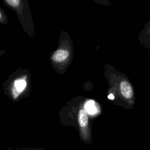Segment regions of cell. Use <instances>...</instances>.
I'll list each match as a JSON object with an SVG mask.
<instances>
[{
  "instance_id": "cell-6",
  "label": "cell",
  "mask_w": 150,
  "mask_h": 150,
  "mask_svg": "<svg viewBox=\"0 0 150 150\" xmlns=\"http://www.w3.org/2000/svg\"><path fill=\"white\" fill-rule=\"evenodd\" d=\"M5 2L9 5L10 6H12L13 7H16L19 5L20 3V1L19 0H6Z\"/></svg>"
},
{
  "instance_id": "cell-7",
  "label": "cell",
  "mask_w": 150,
  "mask_h": 150,
  "mask_svg": "<svg viewBox=\"0 0 150 150\" xmlns=\"http://www.w3.org/2000/svg\"><path fill=\"white\" fill-rule=\"evenodd\" d=\"M108 98L110 100H113L114 98V96L112 95V94H110L108 96Z\"/></svg>"
},
{
  "instance_id": "cell-8",
  "label": "cell",
  "mask_w": 150,
  "mask_h": 150,
  "mask_svg": "<svg viewBox=\"0 0 150 150\" xmlns=\"http://www.w3.org/2000/svg\"><path fill=\"white\" fill-rule=\"evenodd\" d=\"M1 18V12H0V19Z\"/></svg>"
},
{
  "instance_id": "cell-4",
  "label": "cell",
  "mask_w": 150,
  "mask_h": 150,
  "mask_svg": "<svg viewBox=\"0 0 150 150\" xmlns=\"http://www.w3.org/2000/svg\"><path fill=\"white\" fill-rule=\"evenodd\" d=\"M84 107L86 112L90 114H94L97 111L95 102L93 100L88 101L86 103Z\"/></svg>"
},
{
  "instance_id": "cell-3",
  "label": "cell",
  "mask_w": 150,
  "mask_h": 150,
  "mask_svg": "<svg viewBox=\"0 0 150 150\" xmlns=\"http://www.w3.org/2000/svg\"><path fill=\"white\" fill-rule=\"evenodd\" d=\"M26 86V83L23 79H18L14 82V87L13 89L20 93L22 92Z\"/></svg>"
},
{
  "instance_id": "cell-1",
  "label": "cell",
  "mask_w": 150,
  "mask_h": 150,
  "mask_svg": "<svg viewBox=\"0 0 150 150\" xmlns=\"http://www.w3.org/2000/svg\"><path fill=\"white\" fill-rule=\"evenodd\" d=\"M120 91L122 95L126 98H131L132 96V88L131 84L127 81L123 80L120 84Z\"/></svg>"
},
{
  "instance_id": "cell-5",
  "label": "cell",
  "mask_w": 150,
  "mask_h": 150,
  "mask_svg": "<svg viewBox=\"0 0 150 150\" xmlns=\"http://www.w3.org/2000/svg\"><path fill=\"white\" fill-rule=\"evenodd\" d=\"M6 150H45L43 148H36V147H19L16 149H13L10 147H7L5 148Z\"/></svg>"
},
{
  "instance_id": "cell-2",
  "label": "cell",
  "mask_w": 150,
  "mask_h": 150,
  "mask_svg": "<svg viewBox=\"0 0 150 150\" xmlns=\"http://www.w3.org/2000/svg\"><path fill=\"white\" fill-rule=\"evenodd\" d=\"M69 56V52L66 50L59 49L53 54L52 59L56 62H62L65 60Z\"/></svg>"
}]
</instances>
